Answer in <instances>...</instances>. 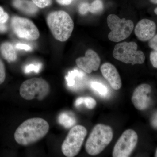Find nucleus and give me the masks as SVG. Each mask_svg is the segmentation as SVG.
<instances>
[{
  "label": "nucleus",
  "instance_id": "nucleus-1",
  "mask_svg": "<svg viewBox=\"0 0 157 157\" xmlns=\"http://www.w3.org/2000/svg\"><path fill=\"white\" fill-rule=\"evenodd\" d=\"M49 129L48 123L42 118L29 119L16 129L14 134V139L20 145H31L45 137Z\"/></svg>",
  "mask_w": 157,
  "mask_h": 157
},
{
  "label": "nucleus",
  "instance_id": "nucleus-2",
  "mask_svg": "<svg viewBox=\"0 0 157 157\" xmlns=\"http://www.w3.org/2000/svg\"><path fill=\"white\" fill-rule=\"evenodd\" d=\"M47 23L55 39L60 42L67 40L74 28L73 20L64 11L51 12L47 16Z\"/></svg>",
  "mask_w": 157,
  "mask_h": 157
},
{
  "label": "nucleus",
  "instance_id": "nucleus-3",
  "mask_svg": "<svg viewBox=\"0 0 157 157\" xmlns=\"http://www.w3.org/2000/svg\"><path fill=\"white\" fill-rule=\"evenodd\" d=\"M113 132L111 127L103 124H98L94 127L86 140V151L90 155L101 153L112 140Z\"/></svg>",
  "mask_w": 157,
  "mask_h": 157
},
{
  "label": "nucleus",
  "instance_id": "nucleus-4",
  "mask_svg": "<svg viewBox=\"0 0 157 157\" xmlns=\"http://www.w3.org/2000/svg\"><path fill=\"white\" fill-rule=\"evenodd\" d=\"M50 88L48 82L42 78H33L24 82L21 85L19 92L25 100L36 99L42 101L49 94Z\"/></svg>",
  "mask_w": 157,
  "mask_h": 157
},
{
  "label": "nucleus",
  "instance_id": "nucleus-5",
  "mask_svg": "<svg viewBox=\"0 0 157 157\" xmlns=\"http://www.w3.org/2000/svg\"><path fill=\"white\" fill-rule=\"evenodd\" d=\"M137 49V44L135 42H121L115 45L113 56L117 60L125 63L141 64L144 63L145 56Z\"/></svg>",
  "mask_w": 157,
  "mask_h": 157
},
{
  "label": "nucleus",
  "instance_id": "nucleus-6",
  "mask_svg": "<svg viewBox=\"0 0 157 157\" xmlns=\"http://www.w3.org/2000/svg\"><path fill=\"white\" fill-rule=\"evenodd\" d=\"M87 133V130L83 126L78 125L73 127L62 144V151L63 155L67 157L77 155Z\"/></svg>",
  "mask_w": 157,
  "mask_h": 157
},
{
  "label": "nucleus",
  "instance_id": "nucleus-7",
  "mask_svg": "<svg viewBox=\"0 0 157 157\" xmlns=\"http://www.w3.org/2000/svg\"><path fill=\"white\" fill-rule=\"evenodd\" d=\"M107 23L111 30L108 38L113 42H120L126 39L132 34L134 28L132 20L121 19L114 14H109L107 17Z\"/></svg>",
  "mask_w": 157,
  "mask_h": 157
},
{
  "label": "nucleus",
  "instance_id": "nucleus-8",
  "mask_svg": "<svg viewBox=\"0 0 157 157\" xmlns=\"http://www.w3.org/2000/svg\"><path fill=\"white\" fill-rule=\"evenodd\" d=\"M138 136L132 129L124 132L117 140L113 151V157L130 156L137 145Z\"/></svg>",
  "mask_w": 157,
  "mask_h": 157
},
{
  "label": "nucleus",
  "instance_id": "nucleus-9",
  "mask_svg": "<svg viewBox=\"0 0 157 157\" xmlns=\"http://www.w3.org/2000/svg\"><path fill=\"white\" fill-rule=\"evenodd\" d=\"M11 25L14 33L20 38L29 40L39 39V30L33 23L24 17L14 16L11 20Z\"/></svg>",
  "mask_w": 157,
  "mask_h": 157
},
{
  "label": "nucleus",
  "instance_id": "nucleus-10",
  "mask_svg": "<svg viewBox=\"0 0 157 157\" xmlns=\"http://www.w3.org/2000/svg\"><path fill=\"white\" fill-rule=\"evenodd\" d=\"M151 88L149 85L142 84L138 86L134 90L132 101L136 109L144 110L147 109L151 103L150 97Z\"/></svg>",
  "mask_w": 157,
  "mask_h": 157
},
{
  "label": "nucleus",
  "instance_id": "nucleus-11",
  "mask_svg": "<svg viewBox=\"0 0 157 157\" xmlns=\"http://www.w3.org/2000/svg\"><path fill=\"white\" fill-rule=\"evenodd\" d=\"M77 66L87 73L97 71L101 64V59L98 54L92 49L86 51L84 57L77 59L76 61Z\"/></svg>",
  "mask_w": 157,
  "mask_h": 157
},
{
  "label": "nucleus",
  "instance_id": "nucleus-12",
  "mask_svg": "<svg viewBox=\"0 0 157 157\" xmlns=\"http://www.w3.org/2000/svg\"><path fill=\"white\" fill-rule=\"evenodd\" d=\"M156 26L152 21L147 19L140 20L135 27V33L139 40L143 42L150 40L155 33Z\"/></svg>",
  "mask_w": 157,
  "mask_h": 157
},
{
  "label": "nucleus",
  "instance_id": "nucleus-13",
  "mask_svg": "<svg viewBox=\"0 0 157 157\" xmlns=\"http://www.w3.org/2000/svg\"><path fill=\"white\" fill-rule=\"evenodd\" d=\"M102 75L107 79L113 89L118 90L121 87V80L115 67L110 63H104L101 67Z\"/></svg>",
  "mask_w": 157,
  "mask_h": 157
},
{
  "label": "nucleus",
  "instance_id": "nucleus-14",
  "mask_svg": "<svg viewBox=\"0 0 157 157\" xmlns=\"http://www.w3.org/2000/svg\"><path fill=\"white\" fill-rule=\"evenodd\" d=\"M85 76L84 73L77 70L70 71L66 77L68 86L74 90L79 88L82 86Z\"/></svg>",
  "mask_w": 157,
  "mask_h": 157
},
{
  "label": "nucleus",
  "instance_id": "nucleus-15",
  "mask_svg": "<svg viewBox=\"0 0 157 157\" xmlns=\"http://www.w3.org/2000/svg\"><path fill=\"white\" fill-rule=\"evenodd\" d=\"M13 4L14 7L26 14H33L38 11L37 6L29 0H14Z\"/></svg>",
  "mask_w": 157,
  "mask_h": 157
},
{
  "label": "nucleus",
  "instance_id": "nucleus-16",
  "mask_svg": "<svg viewBox=\"0 0 157 157\" xmlns=\"http://www.w3.org/2000/svg\"><path fill=\"white\" fill-rule=\"evenodd\" d=\"M0 52L3 57L9 63L14 62L17 59L16 51L13 45L9 42H4L1 45Z\"/></svg>",
  "mask_w": 157,
  "mask_h": 157
},
{
  "label": "nucleus",
  "instance_id": "nucleus-17",
  "mask_svg": "<svg viewBox=\"0 0 157 157\" xmlns=\"http://www.w3.org/2000/svg\"><path fill=\"white\" fill-rule=\"evenodd\" d=\"M59 122L66 128L73 127L76 124V119L73 116L67 113H63L59 116Z\"/></svg>",
  "mask_w": 157,
  "mask_h": 157
},
{
  "label": "nucleus",
  "instance_id": "nucleus-18",
  "mask_svg": "<svg viewBox=\"0 0 157 157\" xmlns=\"http://www.w3.org/2000/svg\"><path fill=\"white\" fill-rule=\"evenodd\" d=\"M82 104H84L89 109H93L96 107L97 102L94 98L91 97H79L75 101L76 107H78Z\"/></svg>",
  "mask_w": 157,
  "mask_h": 157
},
{
  "label": "nucleus",
  "instance_id": "nucleus-19",
  "mask_svg": "<svg viewBox=\"0 0 157 157\" xmlns=\"http://www.w3.org/2000/svg\"><path fill=\"white\" fill-rule=\"evenodd\" d=\"M90 86L93 89L98 92L101 95L105 96L108 94V90L107 86L101 82L96 81L92 82Z\"/></svg>",
  "mask_w": 157,
  "mask_h": 157
},
{
  "label": "nucleus",
  "instance_id": "nucleus-20",
  "mask_svg": "<svg viewBox=\"0 0 157 157\" xmlns=\"http://www.w3.org/2000/svg\"><path fill=\"white\" fill-rule=\"evenodd\" d=\"M103 9V4L101 0H95L90 4L89 12L93 14H98Z\"/></svg>",
  "mask_w": 157,
  "mask_h": 157
},
{
  "label": "nucleus",
  "instance_id": "nucleus-21",
  "mask_svg": "<svg viewBox=\"0 0 157 157\" xmlns=\"http://www.w3.org/2000/svg\"><path fill=\"white\" fill-rule=\"evenodd\" d=\"M42 67L41 63L30 64L26 66L24 68V72L25 73H29L30 72L39 73Z\"/></svg>",
  "mask_w": 157,
  "mask_h": 157
},
{
  "label": "nucleus",
  "instance_id": "nucleus-22",
  "mask_svg": "<svg viewBox=\"0 0 157 157\" xmlns=\"http://www.w3.org/2000/svg\"><path fill=\"white\" fill-rule=\"evenodd\" d=\"M32 2L37 7L44 8L51 5L52 0H32Z\"/></svg>",
  "mask_w": 157,
  "mask_h": 157
},
{
  "label": "nucleus",
  "instance_id": "nucleus-23",
  "mask_svg": "<svg viewBox=\"0 0 157 157\" xmlns=\"http://www.w3.org/2000/svg\"><path fill=\"white\" fill-rule=\"evenodd\" d=\"M6 77V69L4 63L0 59V85L2 84Z\"/></svg>",
  "mask_w": 157,
  "mask_h": 157
},
{
  "label": "nucleus",
  "instance_id": "nucleus-24",
  "mask_svg": "<svg viewBox=\"0 0 157 157\" xmlns=\"http://www.w3.org/2000/svg\"><path fill=\"white\" fill-rule=\"evenodd\" d=\"M90 4L88 3H82L78 7V12L82 15H84L89 11Z\"/></svg>",
  "mask_w": 157,
  "mask_h": 157
},
{
  "label": "nucleus",
  "instance_id": "nucleus-25",
  "mask_svg": "<svg viewBox=\"0 0 157 157\" xmlns=\"http://www.w3.org/2000/svg\"><path fill=\"white\" fill-rule=\"evenodd\" d=\"M9 18L8 14L5 12L2 7H0V23H6Z\"/></svg>",
  "mask_w": 157,
  "mask_h": 157
},
{
  "label": "nucleus",
  "instance_id": "nucleus-26",
  "mask_svg": "<svg viewBox=\"0 0 157 157\" xmlns=\"http://www.w3.org/2000/svg\"><path fill=\"white\" fill-rule=\"evenodd\" d=\"M150 59L152 66L157 68V51L151 52L150 56Z\"/></svg>",
  "mask_w": 157,
  "mask_h": 157
},
{
  "label": "nucleus",
  "instance_id": "nucleus-27",
  "mask_svg": "<svg viewBox=\"0 0 157 157\" xmlns=\"http://www.w3.org/2000/svg\"><path fill=\"white\" fill-rule=\"evenodd\" d=\"M149 45L154 50L157 51V35L150 39Z\"/></svg>",
  "mask_w": 157,
  "mask_h": 157
},
{
  "label": "nucleus",
  "instance_id": "nucleus-28",
  "mask_svg": "<svg viewBox=\"0 0 157 157\" xmlns=\"http://www.w3.org/2000/svg\"><path fill=\"white\" fill-rule=\"evenodd\" d=\"M16 48L17 49L25 51H30L32 49V47L29 45L25 44H21V43L17 44L16 45Z\"/></svg>",
  "mask_w": 157,
  "mask_h": 157
},
{
  "label": "nucleus",
  "instance_id": "nucleus-29",
  "mask_svg": "<svg viewBox=\"0 0 157 157\" xmlns=\"http://www.w3.org/2000/svg\"><path fill=\"white\" fill-rule=\"evenodd\" d=\"M57 2L63 6H67L71 4L73 0H56Z\"/></svg>",
  "mask_w": 157,
  "mask_h": 157
},
{
  "label": "nucleus",
  "instance_id": "nucleus-30",
  "mask_svg": "<svg viewBox=\"0 0 157 157\" xmlns=\"http://www.w3.org/2000/svg\"><path fill=\"white\" fill-rule=\"evenodd\" d=\"M151 124L155 128H157V113L152 118Z\"/></svg>",
  "mask_w": 157,
  "mask_h": 157
},
{
  "label": "nucleus",
  "instance_id": "nucleus-31",
  "mask_svg": "<svg viewBox=\"0 0 157 157\" xmlns=\"http://www.w3.org/2000/svg\"><path fill=\"white\" fill-rule=\"evenodd\" d=\"M5 23H0V33H5L7 30V27Z\"/></svg>",
  "mask_w": 157,
  "mask_h": 157
},
{
  "label": "nucleus",
  "instance_id": "nucleus-32",
  "mask_svg": "<svg viewBox=\"0 0 157 157\" xmlns=\"http://www.w3.org/2000/svg\"><path fill=\"white\" fill-rule=\"evenodd\" d=\"M150 1L154 4H157V0H150Z\"/></svg>",
  "mask_w": 157,
  "mask_h": 157
},
{
  "label": "nucleus",
  "instance_id": "nucleus-33",
  "mask_svg": "<svg viewBox=\"0 0 157 157\" xmlns=\"http://www.w3.org/2000/svg\"><path fill=\"white\" fill-rule=\"evenodd\" d=\"M154 11L155 13L156 14H157V8H156V9H155Z\"/></svg>",
  "mask_w": 157,
  "mask_h": 157
},
{
  "label": "nucleus",
  "instance_id": "nucleus-34",
  "mask_svg": "<svg viewBox=\"0 0 157 157\" xmlns=\"http://www.w3.org/2000/svg\"><path fill=\"white\" fill-rule=\"evenodd\" d=\"M155 157H157V150L156 151V152L155 155Z\"/></svg>",
  "mask_w": 157,
  "mask_h": 157
}]
</instances>
